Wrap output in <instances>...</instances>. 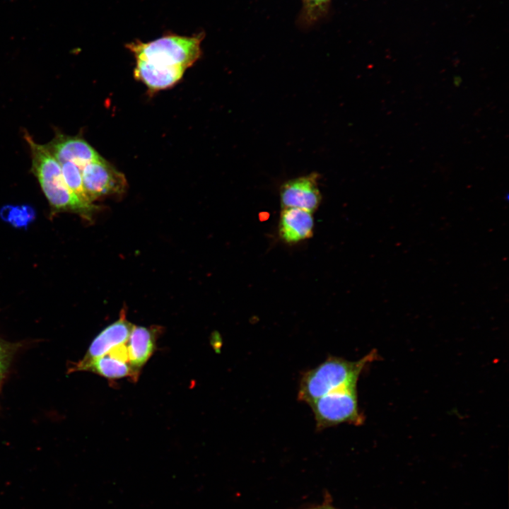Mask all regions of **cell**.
<instances>
[{"instance_id": "6da1fadb", "label": "cell", "mask_w": 509, "mask_h": 509, "mask_svg": "<svg viewBox=\"0 0 509 509\" xmlns=\"http://www.w3.org/2000/svg\"><path fill=\"white\" fill-rule=\"evenodd\" d=\"M24 137L31 152V171L37 178L41 188L54 212L69 211L90 221L98 209L93 203L79 198L66 185L60 163L46 145L36 143L25 131Z\"/></svg>"}, {"instance_id": "7a4b0ae2", "label": "cell", "mask_w": 509, "mask_h": 509, "mask_svg": "<svg viewBox=\"0 0 509 509\" xmlns=\"http://www.w3.org/2000/svg\"><path fill=\"white\" fill-rule=\"evenodd\" d=\"M378 356L375 351L356 361L329 356L317 366L305 372L300 379L298 399L310 404L334 390L357 386L364 368Z\"/></svg>"}, {"instance_id": "3957f363", "label": "cell", "mask_w": 509, "mask_h": 509, "mask_svg": "<svg viewBox=\"0 0 509 509\" xmlns=\"http://www.w3.org/2000/svg\"><path fill=\"white\" fill-rule=\"evenodd\" d=\"M203 37V33L194 36L167 35L148 42H133L127 47L136 59L187 69L199 58Z\"/></svg>"}, {"instance_id": "277c9868", "label": "cell", "mask_w": 509, "mask_h": 509, "mask_svg": "<svg viewBox=\"0 0 509 509\" xmlns=\"http://www.w3.org/2000/svg\"><path fill=\"white\" fill-rule=\"evenodd\" d=\"M309 406L319 431L341 423L361 425L364 421L358 407L356 386L330 392Z\"/></svg>"}, {"instance_id": "5b68a950", "label": "cell", "mask_w": 509, "mask_h": 509, "mask_svg": "<svg viewBox=\"0 0 509 509\" xmlns=\"http://www.w3.org/2000/svg\"><path fill=\"white\" fill-rule=\"evenodd\" d=\"M83 189L88 199L124 192L127 185L124 175L105 159L87 164L81 170Z\"/></svg>"}, {"instance_id": "8992f818", "label": "cell", "mask_w": 509, "mask_h": 509, "mask_svg": "<svg viewBox=\"0 0 509 509\" xmlns=\"http://www.w3.org/2000/svg\"><path fill=\"white\" fill-rule=\"evenodd\" d=\"M316 172L298 177L283 183L280 189L282 209L298 208L313 212L320 204L322 196Z\"/></svg>"}, {"instance_id": "52a82bcc", "label": "cell", "mask_w": 509, "mask_h": 509, "mask_svg": "<svg viewBox=\"0 0 509 509\" xmlns=\"http://www.w3.org/2000/svg\"><path fill=\"white\" fill-rule=\"evenodd\" d=\"M46 146L60 164L71 162L81 170L90 163L103 159L82 138L67 136L59 131L56 132L54 137Z\"/></svg>"}, {"instance_id": "ba28073f", "label": "cell", "mask_w": 509, "mask_h": 509, "mask_svg": "<svg viewBox=\"0 0 509 509\" xmlns=\"http://www.w3.org/2000/svg\"><path fill=\"white\" fill-rule=\"evenodd\" d=\"M133 327L127 320L125 312L122 311L119 319L106 327L93 340L80 362L86 363L103 356L113 347L126 343Z\"/></svg>"}, {"instance_id": "9c48e42d", "label": "cell", "mask_w": 509, "mask_h": 509, "mask_svg": "<svg viewBox=\"0 0 509 509\" xmlns=\"http://www.w3.org/2000/svg\"><path fill=\"white\" fill-rule=\"evenodd\" d=\"M314 219L312 212L298 208L283 209L279 233L286 243H297L312 235Z\"/></svg>"}, {"instance_id": "30bf717a", "label": "cell", "mask_w": 509, "mask_h": 509, "mask_svg": "<svg viewBox=\"0 0 509 509\" xmlns=\"http://www.w3.org/2000/svg\"><path fill=\"white\" fill-rule=\"evenodd\" d=\"M185 69L177 66H162L136 59L135 77L151 90L170 88L182 77Z\"/></svg>"}, {"instance_id": "8fae6325", "label": "cell", "mask_w": 509, "mask_h": 509, "mask_svg": "<svg viewBox=\"0 0 509 509\" xmlns=\"http://www.w3.org/2000/svg\"><path fill=\"white\" fill-rule=\"evenodd\" d=\"M158 329L134 325L129 339L127 350L129 363L139 374L140 369L153 355L156 347Z\"/></svg>"}, {"instance_id": "7c38bea8", "label": "cell", "mask_w": 509, "mask_h": 509, "mask_svg": "<svg viewBox=\"0 0 509 509\" xmlns=\"http://www.w3.org/2000/svg\"><path fill=\"white\" fill-rule=\"evenodd\" d=\"M72 370H88L109 380L127 377L135 380L139 375L129 363L118 361L108 354L88 362H78Z\"/></svg>"}, {"instance_id": "4fadbf2b", "label": "cell", "mask_w": 509, "mask_h": 509, "mask_svg": "<svg viewBox=\"0 0 509 509\" xmlns=\"http://www.w3.org/2000/svg\"><path fill=\"white\" fill-rule=\"evenodd\" d=\"M0 216L13 226L24 228L35 219V212L33 207L27 204L6 205L1 209Z\"/></svg>"}, {"instance_id": "5bb4252c", "label": "cell", "mask_w": 509, "mask_h": 509, "mask_svg": "<svg viewBox=\"0 0 509 509\" xmlns=\"http://www.w3.org/2000/svg\"><path fill=\"white\" fill-rule=\"evenodd\" d=\"M60 165L62 177L67 187L82 200L90 202L83 189L81 170L79 168L69 161L64 162Z\"/></svg>"}, {"instance_id": "9a60e30c", "label": "cell", "mask_w": 509, "mask_h": 509, "mask_svg": "<svg viewBox=\"0 0 509 509\" xmlns=\"http://www.w3.org/2000/svg\"><path fill=\"white\" fill-rule=\"evenodd\" d=\"M16 346L0 339V381L5 377Z\"/></svg>"}, {"instance_id": "2e32d148", "label": "cell", "mask_w": 509, "mask_h": 509, "mask_svg": "<svg viewBox=\"0 0 509 509\" xmlns=\"http://www.w3.org/2000/svg\"><path fill=\"white\" fill-rule=\"evenodd\" d=\"M327 1L328 0H307L308 3L311 6H319Z\"/></svg>"}, {"instance_id": "e0dca14e", "label": "cell", "mask_w": 509, "mask_h": 509, "mask_svg": "<svg viewBox=\"0 0 509 509\" xmlns=\"http://www.w3.org/2000/svg\"><path fill=\"white\" fill-rule=\"evenodd\" d=\"M315 509H333V508H322V507H321V508H315Z\"/></svg>"}, {"instance_id": "ac0fdd59", "label": "cell", "mask_w": 509, "mask_h": 509, "mask_svg": "<svg viewBox=\"0 0 509 509\" xmlns=\"http://www.w3.org/2000/svg\"><path fill=\"white\" fill-rule=\"evenodd\" d=\"M1 381H0V385H1Z\"/></svg>"}]
</instances>
